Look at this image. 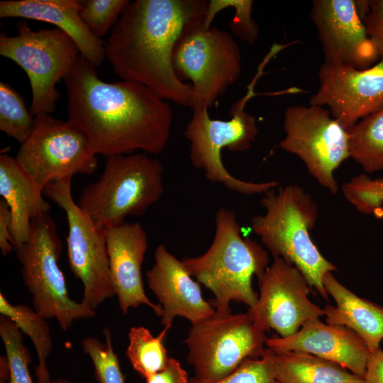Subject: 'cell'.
Instances as JSON below:
<instances>
[{
	"label": "cell",
	"instance_id": "1",
	"mask_svg": "<svg viewBox=\"0 0 383 383\" xmlns=\"http://www.w3.org/2000/svg\"><path fill=\"white\" fill-rule=\"evenodd\" d=\"M63 81L67 121L84 133L96 155L107 157L137 150L157 155L166 148L172 109L147 87L125 80L104 82L81 55Z\"/></svg>",
	"mask_w": 383,
	"mask_h": 383
},
{
	"label": "cell",
	"instance_id": "2",
	"mask_svg": "<svg viewBox=\"0 0 383 383\" xmlns=\"http://www.w3.org/2000/svg\"><path fill=\"white\" fill-rule=\"evenodd\" d=\"M209 1L135 0L104 43L105 57L122 80L141 84L165 101L192 107V87L179 79L173 54L182 35L203 23Z\"/></svg>",
	"mask_w": 383,
	"mask_h": 383
},
{
	"label": "cell",
	"instance_id": "3",
	"mask_svg": "<svg viewBox=\"0 0 383 383\" xmlns=\"http://www.w3.org/2000/svg\"><path fill=\"white\" fill-rule=\"evenodd\" d=\"M216 231L209 249L201 255L182 260L189 274L211 291L216 311H231V301L252 307L258 294L252 278L259 277L269 266L266 250L255 241L243 238L236 213L220 208L215 217Z\"/></svg>",
	"mask_w": 383,
	"mask_h": 383
},
{
	"label": "cell",
	"instance_id": "4",
	"mask_svg": "<svg viewBox=\"0 0 383 383\" xmlns=\"http://www.w3.org/2000/svg\"><path fill=\"white\" fill-rule=\"evenodd\" d=\"M260 204L264 215L251 219V228L274 257L294 265L326 301V274L336 270L313 243L309 234L317 221L318 209L312 197L296 184L265 193Z\"/></svg>",
	"mask_w": 383,
	"mask_h": 383
},
{
	"label": "cell",
	"instance_id": "5",
	"mask_svg": "<svg viewBox=\"0 0 383 383\" xmlns=\"http://www.w3.org/2000/svg\"><path fill=\"white\" fill-rule=\"evenodd\" d=\"M276 54L271 49L259 65L246 93L232 104L229 120L212 119L208 109H193L192 118L184 131L189 143V155L192 165L204 172L208 181L221 184L242 194H265L279 185L275 180L255 183L238 179L226 170L221 160L223 148L244 152L255 141L258 134L256 118L245 111V105L251 98L260 94L255 91L257 82L266 65Z\"/></svg>",
	"mask_w": 383,
	"mask_h": 383
},
{
	"label": "cell",
	"instance_id": "6",
	"mask_svg": "<svg viewBox=\"0 0 383 383\" xmlns=\"http://www.w3.org/2000/svg\"><path fill=\"white\" fill-rule=\"evenodd\" d=\"M163 174L160 160L145 152L107 157L102 173L82 189L77 204L104 229L122 225L160 199Z\"/></svg>",
	"mask_w": 383,
	"mask_h": 383
},
{
	"label": "cell",
	"instance_id": "7",
	"mask_svg": "<svg viewBox=\"0 0 383 383\" xmlns=\"http://www.w3.org/2000/svg\"><path fill=\"white\" fill-rule=\"evenodd\" d=\"M16 251L22 279L32 299L33 309L47 319H56L66 331L75 320L94 317L95 310L70 296L58 260L62 243L49 213L31 221L28 240Z\"/></svg>",
	"mask_w": 383,
	"mask_h": 383
},
{
	"label": "cell",
	"instance_id": "8",
	"mask_svg": "<svg viewBox=\"0 0 383 383\" xmlns=\"http://www.w3.org/2000/svg\"><path fill=\"white\" fill-rule=\"evenodd\" d=\"M17 34L0 35V54L26 73L30 84V111L35 116L55 110L60 94L57 82L74 67L80 52L68 35L57 28L33 30L25 20L17 23Z\"/></svg>",
	"mask_w": 383,
	"mask_h": 383
},
{
	"label": "cell",
	"instance_id": "9",
	"mask_svg": "<svg viewBox=\"0 0 383 383\" xmlns=\"http://www.w3.org/2000/svg\"><path fill=\"white\" fill-rule=\"evenodd\" d=\"M202 24L189 27L178 40L173 65L180 80L192 82L191 108L209 110L239 78L242 55L229 32Z\"/></svg>",
	"mask_w": 383,
	"mask_h": 383
},
{
	"label": "cell",
	"instance_id": "10",
	"mask_svg": "<svg viewBox=\"0 0 383 383\" xmlns=\"http://www.w3.org/2000/svg\"><path fill=\"white\" fill-rule=\"evenodd\" d=\"M267 339L248 312L216 311L211 317L192 325L184 342L194 377L213 382L231 373L248 358L262 357Z\"/></svg>",
	"mask_w": 383,
	"mask_h": 383
},
{
	"label": "cell",
	"instance_id": "11",
	"mask_svg": "<svg viewBox=\"0 0 383 383\" xmlns=\"http://www.w3.org/2000/svg\"><path fill=\"white\" fill-rule=\"evenodd\" d=\"M72 178L54 181L43 192L65 213L70 267L82 283V302L95 310L105 300L115 296L110 277L106 229L97 226L74 201Z\"/></svg>",
	"mask_w": 383,
	"mask_h": 383
},
{
	"label": "cell",
	"instance_id": "12",
	"mask_svg": "<svg viewBox=\"0 0 383 383\" xmlns=\"http://www.w3.org/2000/svg\"><path fill=\"white\" fill-rule=\"evenodd\" d=\"M96 155L84 133L74 124L40 114L35 116L33 131L15 157L43 191L54 181L76 174H92L97 168Z\"/></svg>",
	"mask_w": 383,
	"mask_h": 383
},
{
	"label": "cell",
	"instance_id": "13",
	"mask_svg": "<svg viewBox=\"0 0 383 383\" xmlns=\"http://www.w3.org/2000/svg\"><path fill=\"white\" fill-rule=\"evenodd\" d=\"M285 137L279 146L296 155L309 174L332 194L338 191L334 172L350 157L347 130L321 106H289L284 115Z\"/></svg>",
	"mask_w": 383,
	"mask_h": 383
},
{
	"label": "cell",
	"instance_id": "14",
	"mask_svg": "<svg viewBox=\"0 0 383 383\" xmlns=\"http://www.w3.org/2000/svg\"><path fill=\"white\" fill-rule=\"evenodd\" d=\"M260 294L248 313L264 332L274 330L281 338L295 334L309 320L324 316L309 298L311 287L292 264L274 257L259 277Z\"/></svg>",
	"mask_w": 383,
	"mask_h": 383
},
{
	"label": "cell",
	"instance_id": "15",
	"mask_svg": "<svg viewBox=\"0 0 383 383\" xmlns=\"http://www.w3.org/2000/svg\"><path fill=\"white\" fill-rule=\"evenodd\" d=\"M318 79L319 88L309 105L328 106L332 117L345 130L383 108V58L365 70L324 62Z\"/></svg>",
	"mask_w": 383,
	"mask_h": 383
},
{
	"label": "cell",
	"instance_id": "16",
	"mask_svg": "<svg viewBox=\"0 0 383 383\" xmlns=\"http://www.w3.org/2000/svg\"><path fill=\"white\" fill-rule=\"evenodd\" d=\"M310 16L322 44L325 62L365 70L379 58L356 1L313 0Z\"/></svg>",
	"mask_w": 383,
	"mask_h": 383
},
{
	"label": "cell",
	"instance_id": "17",
	"mask_svg": "<svg viewBox=\"0 0 383 383\" xmlns=\"http://www.w3.org/2000/svg\"><path fill=\"white\" fill-rule=\"evenodd\" d=\"M154 257L153 265L146 272L147 283L162 309L160 318L165 328L170 329L177 316L194 325L216 313L204 299L199 282L194 280L182 260L163 244L155 248Z\"/></svg>",
	"mask_w": 383,
	"mask_h": 383
},
{
	"label": "cell",
	"instance_id": "18",
	"mask_svg": "<svg viewBox=\"0 0 383 383\" xmlns=\"http://www.w3.org/2000/svg\"><path fill=\"white\" fill-rule=\"evenodd\" d=\"M110 277L121 312L145 304L160 317L162 309L147 296L142 264L148 249V237L140 223H124L106 229Z\"/></svg>",
	"mask_w": 383,
	"mask_h": 383
},
{
	"label": "cell",
	"instance_id": "19",
	"mask_svg": "<svg viewBox=\"0 0 383 383\" xmlns=\"http://www.w3.org/2000/svg\"><path fill=\"white\" fill-rule=\"evenodd\" d=\"M266 346L277 351L313 355L363 378L371 353L353 331L344 326L325 323L319 318L307 321L289 337L267 338Z\"/></svg>",
	"mask_w": 383,
	"mask_h": 383
},
{
	"label": "cell",
	"instance_id": "20",
	"mask_svg": "<svg viewBox=\"0 0 383 383\" xmlns=\"http://www.w3.org/2000/svg\"><path fill=\"white\" fill-rule=\"evenodd\" d=\"M82 1L4 0L0 1L1 18H20L50 23L74 42L80 55L94 67L106 59L104 43L94 35L80 18Z\"/></svg>",
	"mask_w": 383,
	"mask_h": 383
},
{
	"label": "cell",
	"instance_id": "21",
	"mask_svg": "<svg viewBox=\"0 0 383 383\" xmlns=\"http://www.w3.org/2000/svg\"><path fill=\"white\" fill-rule=\"evenodd\" d=\"M0 195L11 210V233L16 250L28 240L31 221L49 213L51 205L16 157L6 153L0 155Z\"/></svg>",
	"mask_w": 383,
	"mask_h": 383
},
{
	"label": "cell",
	"instance_id": "22",
	"mask_svg": "<svg viewBox=\"0 0 383 383\" xmlns=\"http://www.w3.org/2000/svg\"><path fill=\"white\" fill-rule=\"evenodd\" d=\"M323 284L336 306L327 305V323L348 327L365 343L370 353L380 348L383 340V307L361 298L340 284L332 272L326 274Z\"/></svg>",
	"mask_w": 383,
	"mask_h": 383
},
{
	"label": "cell",
	"instance_id": "23",
	"mask_svg": "<svg viewBox=\"0 0 383 383\" xmlns=\"http://www.w3.org/2000/svg\"><path fill=\"white\" fill-rule=\"evenodd\" d=\"M272 350L273 371L279 383H365L363 377L313 355Z\"/></svg>",
	"mask_w": 383,
	"mask_h": 383
},
{
	"label": "cell",
	"instance_id": "24",
	"mask_svg": "<svg viewBox=\"0 0 383 383\" xmlns=\"http://www.w3.org/2000/svg\"><path fill=\"white\" fill-rule=\"evenodd\" d=\"M0 313L9 318L31 340L38 357L35 369L37 383H50L47 360L52 349V340L47 318L28 305L11 304L0 293Z\"/></svg>",
	"mask_w": 383,
	"mask_h": 383
},
{
	"label": "cell",
	"instance_id": "25",
	"mask_svg": "<svg viewBox=\"0 0 383 383\" xmlns=\"http://www.w3.org/2000/svg\"><path fill=\"white\" fill-rule=\"evenodd\" d=\"M350 157L367 173L383 170V108L347 130Z\"/></svg>",
	"mask_w": 383,
	"mask_h": 383
},
{
	"label": "cell",
	"instance_id": "26",
	"mask_svg": "<svg viewBox=\"0 0 383 383\" xmlns=\"http://www.w3.org/2000/svg\"><path fill=\"white\" fill-rule=\"evenodd\" d=\"M168 330L164 328L156 337L143 326H133L128 331L126 357L145 379L166 365L169 356L163 341Z\"/></svg>",
	"mask_w": 383,
	"mask_h": 383
},
{
	"label": "cell",
	"instance_id": "27",
	"mask_svg": "<svg viewBox=\"0 0 383 383\" xmlns=\"http://www.w3.org/2000/svg\"><path fill=\"white\" fill-rule=\"evenodd\" d=\"M35 116L26 109L22 96L9 84L0 83V130L21 144L31 135Z\"/></svg>",
	"mask_w": 383,
	"mask_h": 383
},
{
	"label": "cell",
	"instance_id": "28",
	"mask_svg": "<svg viewBox=\"0 0 383 383\" xmlns=\"http://www.w3.org/2000/svg\"><path fill=\"white\" fill-rule=\"evenodd\" d=\"M0 336L9 367L7 383H33L28 370L31 357L23 344V333L12 320L4 315L0 316Z\"/></svg>",
	"mask_w": 383,
	"mask_h": 383
},
{
	"label": "cell",
	"instance_id": "29",
	"mask_svg": "<svg viewBox=\"0 0 383 383\" xmlns=\"http://www.w3.org/2000/svg\"><path fill=\"white\" fill-rule=\"evenodd\" d=\"M104 342L88 336L81 340L83 352L91 360L94 374L99 383H125L117 354L115 353L111 330L103 329Z\"/></svg>",
	"mask_w": 383,
	"mask_h": 383
},
{
	"label": "cell",
	"instance_id": "30",
	"mask_svg": "<svg viewBox=\"0 0 383 383\" xmlns=\"http://www.w3.org/2000/svg\"><path fill=\"white\" fill-rule=\"evenodd\" d=\"M253 1L252 0H211L203 22V27L209 28L215 16L221 10L234 8V15L229 23V28L233 35L243 41L253 44L258 38L259 26L252 18Z\"/></svg>",
	"mask_w": 383,
	"mask_h": 383
},
{
	"label": "cell",
	"instance_id": "31",
	"mask_svg": "<svg viewBox=\"0 0 383 383\" xmlns=\"http://www.w3.org/2000/svg\"><path fill=\"white\" fill-rule=\"evenodd\" d=\"M342 192L358 211L383 217V177L372 179L360 174L343 184Z\"/></svg>",
	"mask_w": 383,
	"mask_h": 383
},
{
	"label": "cell",
	"instance_id": "32",
	"mask_svg": "<svg viewBox=\"0 0 383 383\" xmlns=\"http://www.w3.org/2000/svg\"><path fill=\"white\" fill-rule=\"evenodd\" d=\"M130 2L129 0L82 1L79 16L89 30L101 38L111 31Z\"/></svg>",
	"mask_w": 383,
	"mask_h": 383
},
{
	"label": "cell",
	"instance_id": "33",
	"mask_svg": "<svg viewBox=\"0 0 383 383\" xmlns=\"http://www.w3.org/2000/svg\"><path fill=\"white\" fill-rule=\"evenodd\" d=\"M273 350L267 348L260 358L245 360L234 371L223 378L213 381H204L194 376L189 383H279L272 367Z\"/></svg>",
	"mask_w": 383,
	"mask_h": 383
},
{
	"label": "cell",
	"instance_id": "34",
	"mask_svg": "<svg viewBox=\"0 0 383 383\" xmlns=\"http://www.w3.org/2000/svg\"><path fill=\"white\" fill-rule=\"evenodd\" d=\"M356 1L368 37L383 58V0Z\"/></svg>",
	"mask_w": 383,
	"mask_h": 383
},
{
	"label": "cell",
	"instance_id": "35",
	"mask_svg": "<svg viewBox=\"0 0 383 383\" xmlns=\"http://www.w3.org/2000/svg\"><path fill=\"white\" fill-rule=\"evenodd\" d=\"M187 372L175 358L169 357L165 367L145 379V383H189Z\"/></svg>",
	"mask_w": 383,
	"mask_h": 383
},
{
	"label": "cell",
	"instance_id": "36",
	"mask_svg": "<svg viewBox=\"0 0 383 383\" xmlns=\"http://www.w3.org/2000/svg\"><path fill=\"white\" fill-rule=\"evenodd\" d=\"M11 213L2 199L0 200V249L2 255L9 254L13 248L11 233Z\"/></svg>",
	"mask_w": 383,
	"mask_h": 383
},
{
	"label": "cell",
	"instance_id": "37",
	"mask_svg": "<svg viewBox=\"0 0 383 383\" xmlns=\"http://www.w3.org/2000/svg\"><path fill=\"white\" fill-rule=\"evenodd\" d=\"M365 383H383V350L371 353L364 377Z\"/></svg>",
	"mask_w": 383,
	"mask_h": 383
},
{
	"label": "cell",
	"instance_id": "38",
	"mask_svg": "<svg viewBox=\"0 0 383 383\" xmlns=\"http://www.w3.org/2000/svg\"><path fill=\"white\" fill-rule=\"evenodd\" d=\"M9 372L7 360L6 356L0 357V383H7L9 380Z\"/></svg>",
	"mask_w": 383,
	"mask_h": 383
},
{
	"label": "cell",
	"instance_id": "39",
	"mask_svg": "<svg viewBox=\"0 0 383 383\" xmlns=\"http://www.w3.org/2000/svg\"><path fill=\"white\" fill-rule=\"evenodd\" d=\"M50 383H72V382L67 379H65L62 377H57V378L52 379Z\"/></svg>",
	"mask_w": 383,
	"mask_h": 383
}]
</instances>
